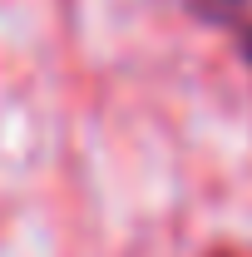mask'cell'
I'll list each match as a JSON object with an SVG mask.
<instances>
[{
    "label": "cell",
    "mask_w": 252,
    "mask_h": 257,
    "mask_svg": "<svg viewBox=\"0 0 252 257\" xmlns=\"http://www.w3.org/2000/svg\"><path fill=\"white\" fill-rule=\"evenodd\" d=\"M178 5L188 10L193 20L222 30L237 45V55L252 64V0H178Z\"/></svg>",
    "instance_id": "cell-1"
}]
</instances>
